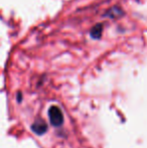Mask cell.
I'll return each instance as SVG.
<instances>
[{"mask_svg": "<svg viewBox=\"0 0 147 148\" xmlns=\"http://www.w3.org/2000/svg\"><path fill=\"white\" fill-rule=\"evenodd\" d=\"M102 31H103V25L102 24H96L94 27L91 30V36L93 38H100L101 35H102Z\"/></svg>", "mask_w": 147, "mask_h": 148, "instance_id": "cell-3", "label": "cell"}, {"mask_svg": "<svg viewBox=\"0 0 147 148\" xmlns=\"http://www.w3.org/2000/svg\"><path fill=\"white\" fill-rule=\"evenodd\" d=\"M47 129H49L47 124L42 119H37V120L34 121L31 125V130L34 131L36 135H39V136L44 134L47 131Z\"/></svg>", "mask_w": 147, "mask_h": 148, "instance_id": "cell-2", "label": "cell"}, {"mask_svg": "<svg viewBox=\"0 0 147 148\" xmlns=\"http://www.w3.org/2000/svg\"><path fill=\"white\" fill-rule=\"evenodd\" d=\"M49 118L53 127H61L65 122L63 112L57 106H51L49 109Z\"/></svg>", "mask_w": 147, "mask_h": 148, "instance_id": "cell-1", "label": "cell"}]
</instances>
